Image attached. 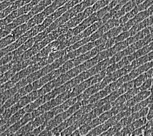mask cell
I'll use <instances>...</instances> for the list:
<instances>
[{
    "label": "cell",
    "mask_w": 153,
    "mask_h": 136,
    "mask_svg": "<svg viewBox=\"0 0 153 136\" xmlns=\"http://www.w3.org/2000/svg\"><path fill=\"white\" fill-rule=\"evenodd\" d=\"M139 12H140V10H139L137 8V6H136L133 9L131 10L130 11L127 13L126 15H125V16L127 17L128 20H130L131 19H132L133 17H134L135 15H136Z\"/></svg>",
    "instance_id": "cell-9"
},
{
    "label": "cell",
    "mask_w": 153,
    "mask_h": 136,
    "mask_svg": "<svg viewBox=\"0 0 153 136\" xmlns=\"http://www.w3.org/2000/svg\"><path fill=\"white\" fill-rule=\"evenodd\" d=\"M144 132H145V128H144V126H142V127L135 129L134 132H132L131 135H136V136L143 135Z\"/></svg>",
    "instance_id": "cell-10"
},
{
    "label": "cell",
    "mask_w": 153,
    "mask_h": 136,
    "mask_svg": "<svg viewBox=\"0 0 153 136\" xmlns=\"http://www.w3.org/2000/svg\"><path fill=\"white\" fill-rule=\"evenodd\" d=\"M135 2V4H136V5H139L141 4L142 3H143L145 0H134Z\"/></svg>",
    "instance_id": "cell-15"
},
{
    "label": "cell",
    "mask_w": 153,
    "mask_h": 136,
    "mask_svg": "<svg viewBox=\"0 0 153 136\" xmlns=\"http://www.w3.org/2000/svg\"><path fill=\"white\" fill-rule=\"evenodd\" d=\"M153 68V60L151 62H149L145 63V64L141 65L140 67H138L137 69V70L138 71L139 73L140 74H141V73H144L146 71H147L149 69H150L151 68Z\"/></svg>",
    "instance_id": "cell-5"
},
{
    "label": "cell",
    "mask_w": 153,
    "mask_h": 136,
    "mask_svg": "<svg viewBox=\"0 0 153 136\" xmlns=\"http://www.w3.org/2000/svg\"><path fill=\"white\" fill-rule=\"evenodd\" d=\"M129 37H130V31L126 30V31H123V32H121L119 36L116 37V38H114V39H115L116 43H119V42L126 40Z\"/></svg>",
    "instance_id": "cell-6"
},
{
    "label": "cell",
    "mask_w": 153,
    "mask_h": 136,
    "mask_svg": "<svg viewBox=\"0 0 153 136\" xmlns=\"http://www.w3.org/2000/svg\"><path fill=\"white\" fill-rule=\"evenodd\" d=\"M152 86V78H150L146 80V81L139 87L140 91H144V90H150L151 86Z\"/></svg>",
    "instance_id": "cell-7"
},
{
    "label": "cell",
    "mask_w": 153,
    "mask_h": 136,
    "mask_svg": "<svg viewBox=\"0 0 153 136\" xmlns=\"http://www.w3.org/2000/svg\"><path fill=\"white\" fill-rule=\"evenodd\" d=\"M148 28L149 29V30H150L151 33L153 32V24H152V25H151L150 26H149Z\"/></svg>",
    "instance_id": "cell-16"
},
{
    "label": "cell",
    "mask_w": 153,
    "mask_h": 136,
    "mask_svg": "<svg viewBox=\"0 0 153 136\" xmlns=\"http://www.w3.org/2000/svg\"><path fill=\"white\" fill-rule=\"evenodd\" d=\"M143 135L145 136H153V126H151L150 128L147 129V130H146L144 133H143Z\"/></svg>",
    "instance_id": "cell-11"
},
{
    "label": "cell",
    "mask_w": 153,
    "mask_h": 136,
    "mask_svg": "<svg viewBox=\"0 0 153 136\" xmlns=\"http://www.w3.org/2000/svg\"><path fill=\"white\" fill-rule=\"evenodd\" d=\"M152 51H153V41L151 42V43H149L148 45H145V46H144L143 47L138 49L137 51L134 52L133 54L128 55V59L130 60V61L131 62L132 61H134L135 59L138 58L142 56L147 54L149 53V52H150Z\"/></svg>",
    "instance_id": "cell-1"
},
{
    "label": "cell",
    "mask_w": 153,
    "mask_h": 136,
    "mask_svg": "<svg viewBox=\"0 0 153 136\" xmlns=\"http://www.w3.org/2000/svg\"><path fill=\"white\" fill-rule=\"evenodd\" d=\"M146 20H147V22L149 26H150L152 24H153V14L151 16H149L148 18L146 19Z\"/></svg>",
    "instance_id": "cell-13"
},
{
    "label": "cell",
    "mask_w": 153,
    "mask_h": 136,
    "mask_svg": "<svg viewBox=\"0 0 153 136\" xmlns=\"http://www.w3.org/2000/svg\"><path fill=\"white\" fill-rule=\"evenodd\" d=\"M148 118L147 117H141L138 118V119L134 120L133 123H132V124L134 126L135 129L138 128H140L146 124L148 123Z\"/></svg>",
    "instance_id": "cell-4"
},
{
    "label": "cell",
    "mask_w": 153,
    "mask_h": 136,
    "mask_svg": "<svg viewBox=\"0 0 153 136\" xmlns=\"http://www.w3.org/2000/svg\"><path fill=\"white\" fill-rule=\"evenodd\" d=\"M148 79V77L146 73H141L140 75H138L136 78L133 80L134 86V87H140L146 80Z\"/></svg>",
    "instance_id": "cell-3"
},
{
    "label": "cell",
    "mask_w": 153,
    "mask_h": 136,
    "mask_svg": "<svg viewBox=\"0 0 153 136\" xmlns=\"http://www.w3.org/2000/svg\"><path fill=\"white\" fill-rule=\"evenodd\" d=\"M148 120H150L153 118V108L152 109H149V113L147 116Z\"/></svg>",
    "instance_id": "cell-14"
},
{
    "label": "cell",
    "mask_w": 153,
    "mask_h": 136,
    "mask_svg": "<svg viewBox=\"0 0 153 136\" xmlns=\"http://www.w3.org/2000/svg\"><path fill=\"white\" fill-rule=\"evenodd\" d=\"M146 75H147L148 79L152 78L153 77V68H151L150 69H149L147 71L145 72Z\"/></svg>",
    "instance_id": "cell-12"
},
{
    "label": "cell",
    "mask_w": 153,
    "mask_h": 136,
    "mask_svg": "<svg viewBox=\"0 0 153 136\" xmlns=\"http://www.w3.org/2000/svg\"><path fill=\"white\" fill-rule=\"evenodd\" d=\"M153 5V0H145V1L142 3L141 4L137 5V8L140 11H142V10H145L146 9H147L149 7Z\"/></svg>",
    "instance_id": "cell-8"
},
{
    "label": "cell",
    "mask_w": 153,
    "mask_h": 136,
    "mask_svg": "<svg viewBox=\"0 0 153 136\" xmlns=\"http://www.w3.org/2000/svg\"><path fill=\"white\" fill-rule=\"evenodd\" d=\"M153 60V51L149 52L148 54L142 56L135 59L134 61L131 62V65L134 69H136L140 67L141 65L145 64V63L151 62Z\"/></svg>",
    "instance_id": "cell-2"
}]
</instances>
